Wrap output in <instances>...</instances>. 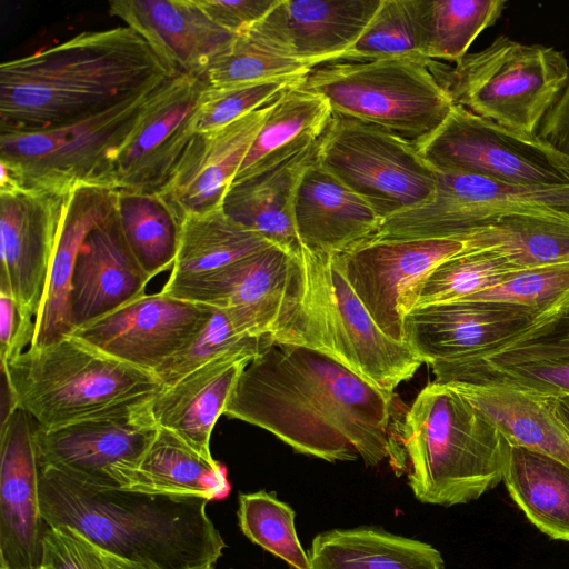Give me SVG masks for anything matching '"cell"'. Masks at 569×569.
Listing matches in <instances>:
<instances>
[{
	"mask_svg": "<svg viewBox=\"0 0 569 569\" xmlns=\"http://www.w3.org/2000/svg\"><path fill=\"white\" fill-rule=\"evenodd\" d=\"M465 250L463 241L451 238L368 239L336 257L379 329L406 343L403 317L409 296L436 267Z\"/></svg>",
	"mask_w": 569,
	"mask_h": 569,
	"instance_id": "cell-14",
	"label": "cell"
},
{
	"mask_svg": "<svg viewBox=\"0 0 569 569\" xmlns=\"http://www.w3.org/2000/svg\"><path fill=\"white\" fill-rule=\"evenodd\" d=\"M116 211L130 251L151 279L173 267L181 221L158 193L119 190Z\"/></svg>",
	"mask_w": 569,
	"mask_h": 569,
	"instance_id": "cell-37",
	"label": "cell"
},
{
	"mask_svg": "<svg viewBox=\"0 0 569 569\" xmlns=\"http://www.w3.org/2000/svg\"><path fill=\"white\" fill-rule=\"evenodd\" d=\"M436 171L532 186H569V158L537 134L497 124L455 104L446 121L416 146Z\"/></svg>",
	"mask_w": 569,
	"mask_h": 569,
	"instance_id": "cell-11",
	"label": "cell"
},
{
	"mask_svg": "<svg viewBox=\"0 0 569 569\" xmlns=\"http://www.w3.org/2000/svg\"><path fill=\"white\" fill-rule=\"evenodd\" d=\"M210 569H214L213 567H211Z\"/></svg>",
	"mask_w": 569,
	"mask_h": 569,
	"instance_id": "cell-54",
	"label": "cell"
},
{
	"mask_svg": "<svg viewBox=\"0 0 569 569\" xmlns=\"http://www.w3.org/2000/svg\"><path fill=\"white\" fill-rule=\"evenodd\" d=\"M467 301H490L541 312L569 311V262L518 270Z\"/></svg>",
	"mask_w": 569,
	"mask_h": 569,
	"instance_id": "cell-44",
	"label": "cell"
},
{
	"mask_svg": "<svg viewBox=\"0 0 569 569\" xmlns=\"http://www.w3.org/2000/svg\"><path fill=\"white\" fill-rule=\"evenodd\" d=\"M153 397L61 427L37 425L39 467L60 470L90 485L119 487V473L137 466L158 431L151 411Z\"/></svg>",
	"mask_w": 569,
	"mask_h": 569,
	"instance_id": "cell-13",
	"label": "cell"
},
{
	"mask_svg": "<svg viewBox=\"0 0 569 569\" xmlns=\"http://www.w3.org/2000/svg\"><path fill=\"white\" fill-rule=\"evenodd\" d=\"M206 14L228 32L240 36L251 30L280 0H196Z\"/></svg>",
	"mask_w": 569,
	"mask_h": 569,
	"instance_id": "cell-47",
	"label": "cell"
},
{
	"mask_svg": "<svg viewBox=\"0 0 569 569\" xmlns=\"http://www.w3.org/2000/svg\"><path fill=\"white\" fill-rule=\"evenodd\" d=\"M318 142L319 138L234 180L223 199L224 213L297 256L301 244L292 217L295 194L305 169L316 160Z\"/></svg>",
	"mask_w": 569,
	"mask_h": 569,
	"instance_id": "cell-26",
	"label": "cell"
},
{
	"mask_svg": "<svg viewBox=\"0 0 569 569\" xmlns=\"http://www.w3.org/2000/svg\"><path fill=\"white\" fill-rule=\"evenodd\" d=\"M118 191L96 184H81L72 190L30 347H46L72 333L68 296L78 251L87 234L114 211Z\"/></svg>",
	"mask_w": 569,
	"mask_h": 569,
	"instance_id": "cell-28",
	"label": "cell"
},
{
	"mask_svg": "<svg viewBox=\"0 0 569 569\" xmlns=\"http://www.w3.org/2000/svg\"><path fill=\"white\" fill-rule=\"evenodd\" d=\"M292 217L301 247L332 256L372 238L383 221L316 160L299 180Z\"/></svg>",
	"mask_w": 569,
	"mask_h": 569,
	"instance_id": "cell-25",
	"label": "cell"
},
{
	"mask_svg": "<svg viewBox=\"0 0 569 569\" xmlns=\"http://www.w3.org/2000/svg\"><path fill=\"white\" fill-rule=\"evenodd\" d=\"M168 81L82 120L38 131L0 133V164L24 189L64 193L81 184L116 188L119 156Z\"/></svg>",
	"mask_w": 569,
	"mask_h": 569,
	"instance_id": "cell-9",
	"label": "cell"
},
{
	"mask_svg": "<svg viewBox=\"0 0 569 569\" xmlns=\"http://www.w3.org/2000/svg\"><path fill=\"white\" fill-rule=\"evenodd\" d=\"M310 68L276 49L256 31L249 30L206 71L210 88L223 89L277 79H300Z\"/></svg>",
	"mask_w": 569,
	"mask_h": 569,
	"instance_id": "cell-41",
	"label": "cell"
},
{
	"mask_svg": "<svg viewBox=\"0 0 569 569\" xmlns=\"http://www.w3.org/2000/svg\"><path fill=\"white\" fill-rule=\"evenodd\" d=\"M498 429L503 440L556 458L569 466V433L553 411V397L498 383H443Z\"/></svg>",
	"mask_w": 569,
	"mask_h": 569,
	"instance_id": "cell-29",
	"label": "cell"
},
{
	"mask_svg": "<svg viewBox=\"0 0 569 569\" xmlns=\"http://www.w3.org/2000/svg\"><path fill=\"white\" fill-rule=\"evenodd\" d=\"M39 569H50V568H47V567H41V568H39Z\"/></svg>",
	"mask_w": 569,
	"mask_h": 569,
	"instance_id": "cell-53",
	"label": "cell"
},
{
	"mask_svg": "<svg viewBox=\"0 0 569 569\" xmlns=\"http://www.w3.org/2000/svg\"><path fill=\"white\" fill-rule=\"evenodd\" d=\"M537 214L569 221V186L532 187L436 171L423 202L385 219L371 239L462 238L495 217Z\"/></svg>",
	"mask_w": 569,
	"mask_h": 569,
	"instance_id": "cell-12",
	"label": "cell"
},
{
	"mask_svg": "<svg viewBox=\"0 0 569 569\" xmlns=\"http://www.w3.org/2000/svg\"><path fill=\"white\" fill-rule=\"evenodd\" d=\"M308 556L311 569H445L433 546L370 527L321 532Z\"/></svg>",
	"mask_w": 569,
	"mask_h": 569,
	"instance_id": "cell-32",
	"label": "cell"
},
{
	"mask_svg": "<svg viewBox=\"0 0 569 569\" xmlns=\"http://www.w3.org/2000/svg\"><path fill=\"white\" fill-rule=\"evenodd\" d=\"M298 257L300 289L273 340L318 350L385 391L412 378L422 360L379 329L337 257L303 247Z\"/></svg>",
	"mask_w": 569,
	"mask_h": 569,
	"instance_id": "cell-5",
	"label": "cell"
},
{
	"mask_svg": "<svg viewBox=\"0 0 569 569\" xmlns=\"http://www.w3.org/2000/svg\"><path fill=\"white\" fill-rule=\"evenodd\" d=\"M109 11L179 73L204 74L237 39L216 24L196 0H112Z\"/></svg>",
	"mask_w": 569,
	"mask_h": 569,
	"instance_id": "cell-24",
	"label": "cell"
},
{
	"mask_svg": "<svg viewBox=\"0 0 569 569\" xmlns=\"http://www.w3.org/2000/svg\"><path fill=\"white\" fill-rule=\"evenodd\" d=\"M505 0H433L428 59L459 62L476 38L501 17Z\"/></svg>",
	"mask_w": 569,
	"mask_h": 569,
	"instance_id": "cell-42",
	"label": "cell"
},
{
	"mask_svg": "<svg viewBox=\"0 0 569 569\" xmlns=\"http://www.w3.org/2000/svg\"><path fill=\"white\" fill-rule=\"evenodd\" d=\"M502 482L527 519L553 540L569 542V466L506 442Z\"/></svg>",
	"mask_w": 569,
	"mask_h": 569,
	"instance_id": "cell-31",
	"label": "cell"
},
{
	"mask_svg": "<svg viewBox=\"0 0 569 569\" xmlns=\"http://www.w3.org/2000/svg\"><path fill=\"white\" fill-rule=\"evenodd\" d=\"M17 407L42 428L77 422L116 406L158 395L154 373L89 346L73 335L28 348L1 365Z\"/></svg>",
	"mask_w": 569,
	"mask_h": 569,
	"instance_id": "cell-6",
	"label": "cell"
},
{
	"mask_svg": "<svg viewBox=\"0 0 569 569\" xmlns=\"http://www.w3.org/2000/svg\"><path fill=\"white\" fill-rule=\"evenodd\" d=\"M37 422L17 407L0 428V569H39L47 525L39 508Z\"/></svg>",
	"mask_w": 569,
	"mask_h": 569,
	"instance_id": "cell-20",
	"label": "cell"
},
{
	"mask_svg": "<svg viewBox=\"0 0 569 569\" xmlns=\"http://www.w3.org/2000/svg\"><path fill=\"white\" fill-rule=\"evenodd\" d=\"M567 313L490 301L433 303L408 311L403 333L406 343L430 366L493 353Z\"/></svg>",
	"mask_w": 569,
	"mask_h": 569,
	"instance_id": "cell-15",
	"label": "cell"
},
{
	"mask_svg": "<svg viewBox=\"0 0 569 569\" xmlns=\"http://www.w3.org/2000/svg\"><path fill=\"white\" fill-rule=\"evenodd\" d=\"M496 352L513 355L569 352V313L531 330L523 338Z\"/></svg>",
	"mask_w": 569,
	"mask_h": 569,
	"instance_id": "cell-49",
	"label": "cell"
},
{
	"mask_svg": "<svg viewBox=\"0 0 569 569\" xmlns=\"http://www.w3.org/2000/svg\"><path fill=\"white\" fill-rule=\"evenodd\" d=\"M536 134L569 158V80L542 119Z\"/></svg>",
	"mask_w": 569,
	"mask_h": 569,
	"instance_id": "cell-50",
	"label": "cell"
},
{
	"mask_svg": "<svg viewBox=\"0 0 569 569\" xmlns=\"http://www.w3.org/2000/svg\"><path fill=\"white\" fill-rule=\"evenodd\" d=\"M209 498L101 487L39 467V508L49 527L68 526L97 548L148 569H210L226 543Z\"/></svg>",
	"mask_w": 569,
	"mask_h": 569,
	"instance_id": "cell-3",
	"label": "cell"
},
{
	"mask_svg": "<svg viewBox=\"0 0 569 569\" xmlns=\"http://www.w3.org/2000/svg\"><path fill=\"white\" fill-rule=\"evenodd\" d=\"M274 340L261 336L253 322L238 308H216L211 319L193 342L167 360L154 375L164 387L171 386L208 361L229 353L257 357Z\"/></svg>",
	"mask_w": 569,
	"mask_h": 569,
	"instance_id": "cell-39",
	"label": "cell"
},
{
	"mask_svg": "<svg viewBox=\"0 0 569 569\" xmlns=\"http://www.w3.org/2000/svg\"><path fill=\"white\" fill-rule=\"evenodd\" d=\"M271 103L226 127L193 136L171 177L156 192L181 222L188 214L222 207Z\"/></svg>",
	"mask_w": 569,
	"mask_h": 569,
	"instance_id": "cell-21",
	"label": "cell"
},
{
	"mask_svg": "<svg viewBox=\"0 0 569 569\" xmlns=\"http://www.w3.org/2000/svg\"><path fill=\"white\" fill-rule=\"evenodd\" d=\"M303 78L277 79L223 89L207 86L198 112L197 132L226 127L243 116L266 107L287 89L302 81Z\"/></svg>",
	"mask_w": 569,
	"mask_h": 569,
	"instance_id": "cell-45",
	"label": "cell"
},
{
	"mask_svg": "<svg viewBox=\"0 0 569 569\" xmlns=\"http://www.w3.org/2000/svg\"><path fill=\"white\" fill-rule=\"evenodd\" d=\"M207 86L204 74L179 73L161 88L116 163L118 190L156 193L166 184L197 133Z\"/></svg>",
	"mask_w": 569,
	"mask_h": 569,
	"instance_id": "cell-19",
	"label": "cell"
},
{
	"mask_svg": "<svg viewBox=\"0 0 569 569\" xmlns=\"http://www.w3.org/2000/svg\"><path fill=\"white\" fill-rule=\"evenodd\" d=\"M430 7L431 0H381L367 29L339 61L428 59Z\"/></svg>",
	"mask_w": 569,
	"mask_h": 569,
	"instance_id": "cell-38",
	"label": "cell"
},
{
	"mask_svg": "<svg viewBox=\"0 0 569 569\" xmlns=\"http://www.w3.org/2000/svg\"><path fill=\"white\" fill-rule=\"evenodd\" d=\"M238 519L241 531L252 542L295 569H311L295 529V511L273 493H241Z\"/></svg>",
	"mask_w": 569,
	"mask_h": 569,
	"instance_id": "cell-43",
	"label": "cell"
},
{
	"mask_svg": "<svg viewBox=\"0 0 569 569\" xmlns=\"http://www.w3.org/2000/svg\"><path fill=\"white\" fill-rule=\"evenodd\" d=\"M150 280L130 251L114 209L78 251L68 296L73 331L146 295Z\"/></svg>",
	"mask_w": 569,
	"mask_h": 569,
	"instance_id": "cell-23",
	"label": "cell"
},
{
	"mask_svg": "<svg viewBox=\"0 0 569 569\" xmlns=\"http://www.w3.org/2000/svg\"><path fill=\"white\" fill-rule=\"evenodd\" d=\"M102 557L108 566V569H148L147 567L132 562L126 559L118 558L113 555H110L106 551L100 550Z\"/></svg>",
	"mask_w": 569,
	"mask_h": 569,
	"instance_id": "cell-52",
	"label": "cell"
},
{
	"mask_svg": "<svg viewBox=\"0 0 569 569\" xmlns=\"http://www.w3.org/2000/svg\"><path fill=\"white\" fill-rule=\"evenodd\" d=\"M432 71L455 104L529 136L537 133L569 80L561 51L502 34L455 66L435 61Z\"/></svg>",
	"mask_w": 569,
	"mask_h": 569,
	"instance_id": "cell-8",
	"label": "cell"
},
{
	"mask_svg": "<svg viewBox=\"0 0 569 569\" xmlns=\"http://www.w3.org/2000/svg\"><path fill=\"white\" fill-rule=\"evenodd\" d=\"M301 82L287 89L271 103L234 180L320 138L332 111L323 97L306 89Z\"/></svg>",
	"mask_w": 569,
	"mask_h": 569,
	"instance_id": "cell-35",
	"label": "cell"
},
{
	"mask_svg": "<svg viewBox=\"0 0 569 569\" xmlns=\"http://www.w3.org/2000/svg\"><path fill=\"white\" fill-rule=\"evenodd\" d=\"M301 273L298 254L270 246L216 271L169 277L161 292L213 308H240L262 336L273 339L297 300Z\"/></svg>",
	"mask_w": 569,
	"mask_h": 569,
	"instance_id": "cell-17",
	"label": "cell"
},
{
	"mask_svg": "<svg viewBox=\"0 0 569 569\" xmlns=\"http://www.w3.org/2000/svg\"><path fill=\"white\" fill-rule=\"evenodd\" d=\"M430 367L439 383H498L548 397L569 396V352H495Z\"/></svg>",
	"mask_w": 569,
	"mask_h": 569,
	"instance_id": "cell-33",
	"label": "cell"
},
{
	"mask_svg": "<svg viewBox=\"0 0 569 569\" xmlns=\"http://www.w3.org/2000/svg\"><path fill=\"white\" fill-rule=\"evenodd\" d=\"M253 358L248 353L224 355L163 387L151 401L158 427L178 436L202 457L213 459L212 429L223 415L241 371Z\"/></svg>",
	"mask_w": 569,
	"mask_h": 569,
	"instance_id": "cell-27",
	"label": "cell"
},
{
	"mask_svg": "<svg viewBox=\"0 0 569 569\" xmlns=\"http://www.w3.org/2000/svg\"><path fill=\"white\" fill-rule=\"evenodd\" d=\"M117 481L129 490L196 495L210 500L224 497L230 489L223 466L202 457L161 427L137 466L120 472Z\"/></svg>",
	"mask_w": 569,
	"mask_h": 569,
	"instance_id": "cell-30",
	"label": "cell"
},
{
	"mask_svg": "<svg viewBox=\"0 0 569 569\" xmlns=\"http://www.w3.org/2000/svg\"><path fill=\"white\" fill-rule=\"evenodd\" d=\"M214 310L160 291L143 295L71 335L114 359L154 373L193 342Z\"/></svg>",
	"mask_w": 569,
	"mask_h": 569,
	"instance_id": "cell-16",
	"label": "cell"
},
{
	"mask_svg": "<svg viewBox=\"0 0 569 569\" xmlns=\"http://www.w3.org/2000/svg\"><path fill=\"white\" fill-rule=\"evenodd\" d=\"M70 196L39 189L0 194V292L29 323L43 302Z\"/></svg>",
	"mask_w": 569,
	"mask_h": 569,
	"instance_id": "cell-18",
	"label": "cell"
},
{
	"mask_svg": "<svg viewBox=\"0 0 569 569\" xmlns=\"http://www.w3.org/2000/svg\"><path fill=\"white\" fill-rule=\"evenodd\" d=\"M273 246L259 233L229 218L222 207L188 214L170 277L216 271Z\"/></svg>",
	"mask_w": 569,
	"mask_h": 569,
	"instance_id": "cell-36",
	"label": "cell"
},
{
	"mask_svg": "<svg viewBox=\"0 0 569 569\" xmlns=\"http://www.w3.org/2000/svg\"><path fill=\"white\" fill-rule=\"evenodd\" d=\"M393 392L325 353L273 341L241 371L223 415L264 429L297 452L407 470L391 427Z\"/></svg>",
	"mask_w": 569,
	"mask_h": 569,
	"instance_id": "cell-1",
	"label": "cell"
},
{
	"mask_svg": "<svg viewBox=\"0 0 569 569\" xmlns=\"http://www.w3.org/2000/svg\"><path fill=\"white\" fill-rule=\"evenodd\" d=\"M42 567L108 569L100 549L68 526H47L43 536Z\"/></svg>",
	"mask_w": 569,
	"mask_h": 569,
	"instance_id": "cell-46",
	"label": "cell"
},
{
	"mask_svg": "<svg viewBox=\"0 0 569 569\" xmlns=\"http://www.w3.org/2000/svg\"><path fill=\"white\" fill-rule=\"evenodd\" d=\"M520 270L493 251H462L436 267L411 292L405 315L412 308L467 301Z\"/></svg>",
	"mask_w": 569,
	"mask_h": 569,
	"instance_id": "cell-40",
	"label": "cell"
},
{
	"mask_svg": "<svg viewBox=\"0 0 569 569\" xmlns=\"http://www.w3.org/2000/svg\"><path fill=\"white\" fill-rule=\"evenodd\" d=\"M179 72L133 29L83 31L0 66V133L60 127L100 113Z\"/></svg>",
	"mask_w": 569,
	"mask_h": 569,
	"instance_id": "cell-2",
	"label": "cell"
},
{
	"mask_svg": "<svg viewBox=\"0 0 569 569\" xmlns=\"http://www.w3.org/2000/svg\"><path fill=\"white\" fill-rule=\"evenodd\" d=\"M34 323L21 316L16 301L0 292V360L7 363L28 349L33 340Z\"/></svg>",
	"mask_w": 569,
	"mask_h": 569,
	"instance_id": "cell-48",
	"label": "cell"
},
{
	"mask_svg": "<svg viewBox=\"0 0 569 569\" xmlns=\"http://www.w3.org/2000/svg\"><path fill=\"white\" fill-rule=\"evenodd\" d=\"M461 241L465 251H493L520 270L569 262V221L526 213L495 217Z\"/></svg>",
	"mask_w": 569,
	"mask_h": 569,
	"instance_id": "cell-34",
	"label": "cell"
},
{
	"mask_svg": "<svg viewBox=\"0 0 569 569\" xmlns=\"http://www.w3.org/2000/svg\"><path fill=\"white\" fill-rule=\"evenodd\" d=\"M552 403L556 417L569 433V396L553 397Z\"/></svg>",
	"mask_w": 569,
	"mask_h": 569,
	"instance_id": "cell-51",
	"label": "cell"
},
{
	"mask_svg": "<svg viewBox=\"0 0 569 569\" xmlns=\"http://www.w3.org/2000/svg\"><path fill=\"white\" fill-rule=\"evenodd\" d=\"M316 161L383 220L426 201L436 170L417 147L380 127L332 114Z\"/></svg>",
	"mask_w": 569,
	"mask_h": 569,
	"instance_id": "cell-10",
	"label": "cell"
},
{
	"mask_svg": "<svg viewBox=\"0 0 569 569\" xmlns=\"http://www.w3.org/2000/svg\"><path fill=\"white\" fill-rule=\"evenodd\" d=\"M433 62L416 57L329 62L311 69L301 84L323 97L332 114L380 127L418 146L455 107L432 71Z\"/></svg>",
	"mask_w": 569,
	"mask_h": 569,
	"instance_id": "cell-7",
	"label": "cell"
},
{
	"mask_svg": "<svg viewBox=\"0 0 569 569\" xmlns=\"http://www.w3.org/2000/svg\"><path fill=\"white\" fill-rule=\"evenodd\" d=\"M380 4L381 0H280L251 30L313 69L339 61Z\"/></svg>",
	"mask_w": 569,
	"mask_h": 569,
	"instance_id": "cell-22",
	"label": "cell"
},
{
	"mask_svg": "<svg viewBox=\"0 0 569 569\" xmlns=\"http://www.w3.org/2000/svg\"><path fill=\"white\" fill-rule=\"evenodd\" d=\"M398 439L415 497L455 506L502 481L506 441L493 423L447 385L432 381L407 410Z\"/></svg>",
	"mask_w": 569,
	"mask_h": 569,
	"instance_id": "cell-4",
	"label": "cell"
}]
</instances>
